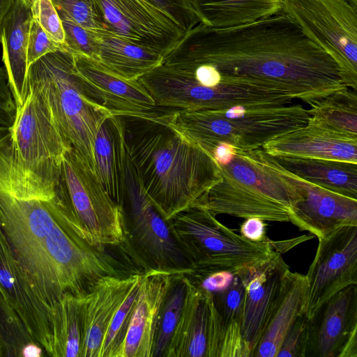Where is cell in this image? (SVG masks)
Masks as SVG:
<instances>
[{"instance_id":"6da1fadb","label":"cell","mask_w":357,"mask_h":357,"mask_svg":"<svg viewBox=\"0 0 357 357\" xmlns=\"http://www.w3.org/2000/svg\"><path fill=\"white\" fill-rule=\"evenodd\" d=\"M163 56L210 64L221 77L272 86L309 105L347 87L333 57L282 12L225 28L199 22Z\"/></svg>"},{"instance_id":"7a4b0ae2","label":"cell","mask_w":357,"mask_h":357,"mask_svg":"<svg viewBox=\"0 0 357 357\" xmlns=\"http://www.w3.org/2000/svg\"><path fill=\"white\" fill-rule=\"evenodd\" d=\"M0 228L36 294L52 309L67 294L86 295L106 275L123 276L44 202L13 196L0 183Z\"/></svg>"},{"instance_id":"3957f363","label":"cell","mask_w":357,"mask_h":357,"mask_svg":"<svg viewBox=\"0 0 357 357\" xmlns=\"http://www.w3.org/2000/svg\"><path fill=\"white\" fill-rule=\"evenodd\" d=\"M168 110L151 116H120L139 181L166 221L194 206L221 179L212 155L166 122Z\"/></svg>"},{"instance_id":"277c9868","label":"cell","mask_w":357,"mask_h":357,"mask_svg":"<svg viewBox=\"0 0 357 357\" xmlns=\"http://www.w3.org/2000/svg\"><path fill=\"white\" fill-rule=\"evenodd\" d=\"M28 87L41 95L66 142L95 172L96 137L103 121L112 114L77 73L73 54L59 49L31 64Z\"/></svg>"},{"instance_id":"5b68a950","label":"cell","mask_w":357,"mask_h":357,"mask_svg":"<svg viewBox=\"0 0 357 357\" xmlns=\"http://www.w3.org/2000/svg\"><path fill=\"white\" fill-rule=\"evenodd\" d=\"M303 105L236 106L226 109L169 110L164 119L210 154L219 143L249 151L307 123Z\"/></svg>"},{"instance_id":"8992f818","label":"cell","mask_w":357,"mask_h":357,"mask_svg":"<svg viewBox=\"0 0 357 357\" xmlns=\"http://www.w3.org/2000/svg\"><path fill=\"white\" fill-rule=\"evenodd\" d=\"M91 245L102 250L126 242L123 208L108 195L95 172L72 147L61 164L54 197L44 202Z\"/></svg>"},{"instance_id":"52a82bcc","label":"cell","mask_w":357,"mask_h":357,"mask_svg":"<svg viewBox=\"0 0 357 357\" xmlns=\"http://www.w3.org/2000/svg\"><path fill=\"white\" fill-rule=\"evenodd\" d=\"M167 221L192 270L190 275L218 271H229L235 275L276 252L272 241H248L200 206H192Z\"/></svg>"},{"instance_id":"ba28073f","label":"cell","mask_w":357,"mask_h":357,"mask_svg":"<svg viewBox=\"0 0 357 357\" xmlns=\"http://www.w3.org/2000/svg\"><path fill=\"white\" fill-rule=\"evenodd\" d=\"M219 167L221 179L194 206H202L215 216L227 214L243 219L289 222V199L284 184L249 151L236 149L231 160Z\"/></svg>"},{"instance_id":"9c48e42d","label":"cell","mask_w":357,"mask_h":357,"mask_svg":"<svg viewBox=\"0 0 357 357\" xmlns=\"http://www.w3.org/2000/svg\"><path fill=\"white\" fill-rule=\"evenodd\" d=\"M139 81L155 106L174 110L282 106L291 104L294 99L284 90L240 78L222 77L218 85L204 86L163 64L142 76Z\"/></svg>"},{"instance_id":"30bf717a","label":"cell","mask_w":357,"mask_h":357,"mask_svg":"<svg viewBox=\"0 0 357 357\" xmlns=\"http://www.w3.org/2000/svg\"><path fill=\"white\" fill-rule=\"evenodd\" d=\"M281 11L339 65L357 90V8L346 0H280Z\"/></svg>"},{"instance_id":"8fae6325","label":"cell","mask_w":357,"mask_h":357,"mask_svg":"<svg viewBox=\"0 0 357 357\" xmlns=\"http://www.w3.org/2000/svg\"><path fill=\"white\" fill-rule=\"evenodd\" d=\"M127 150V149H126ZM126 241L130 240L144 271L190 275L192 270L167 223L147 197L127 151L126 170Z\"/></svg>"},{"instance_id":"7c38bea8","label":"cell","mask_w":357,"mask_h":357,"mask_svg":"<svg viewBox=\"0 0 357 357\" xmlns=\"http://www.w3.org/2000/svg\"><path fill=\"white\" fill-rule=\"evenodd\" d=\"M284 183L289 199V222L319 238L346 225L357 226V199L328 190L291 173L261 148L250 151Z\"/></svg>"},{"instance_id":"4fadbf2b","label":"cell","mask_w":357,"mask_h":357,"mask_svg":"<svg viewBox=\"0 0 357 357\" xmlns=\"http://www.w3.org/2000/svg\"><path fill=\"white\" fill-rule=\"evenodd\" d=\"M305 276L308 283L305 316L311 320L333 295L357 284V226H342L319 238Z\"/></svg>"},{"instance_id":"5bb4252c","label":"cell","mask_w":357,"mask_h":357,"mask_svg":"<svg viewBox=\"0 0 357 357\" xmlns=\"http://www.w3.org/2000/svg\"><path fill=\"white\" fill-rule=\"evenodd\" d=\"M103 29L138 45L164 53L185 32L147 0H93Z\"/></svg>"},{"instance_id":"9a60e30c","label":"cell","mask_w":357,"mask_h":357,"mask_svg":"<svg viewBox=\"0 0 357 357\" xmlns=\"http://www.w3.org/2000/svg\"><path fill=\"white\" fill-rule=\"evenodd\" d=\"M0 290L22 320L33 340L52 357L50 307L36 294L0 228Z\"/></svg>"},{"instance_id":"2e32d148","label":"cell","mask_w":357,"mask_h":357,"mask_svg":"<svg viewBox=\"0 0 357 357\" xmlns=\"http://www.w3.org/2000/svg\"><path fill=\"white\" fill-rule=\"evenodd\" d=\"M288 269L281 253L275 252L271 257L236 273L244 286L241 336L252 357Z\"/></svg>"},{"instance_id":"e0dca14e","label":"cell","mask_w":357,"mask_h":357,"mask_svg":"<svg viewBox=\"0 0 357 357\" xmlns=\"http://www.w3.org/2000/svg\"><path fill=\"white\" fill-rule=\"evenodd\" d=\"M72 54L76 71L112 115L151 116L162 109L138 79L123 78L84 54Z\"/></svg>"},{"instance_id":"ac0fdd59","label":"cell","mask_w":357,"mask_h":357,"mask_svg":"<svg viewBox=\"0 0 357 357\" xmlns=\"http://www.w3.org/2000/svg\"><path fill=\"white\" fill-rule=\"evenodd\" d=\"M172 275L144 271L127 332L115 357H152L157 318Z\"/></svg>"},{"instance_id":"d6986e66","label":"cell","mask_w":357,"mask_h":357,"mask_svg":"<svg viewBox=\"0 0 357 357\" xmlns=\"http://www.w3.org/2000/svg\"><path fill=\"white\" fill-rule=\"evenodd\" d=\"M356 330L357 290L353 284L330 298L310 320L307 356L338 357Z\"/></svg>"},{"instance_id":"ffe728a7","label":"cell","mask_w":357,"mask_h":357,"mask_svg":"<svg viewBox=\"0 0 357 357\" xmlns=\"http://www.w3.org/2000/svg\"><path fill=\"white\" fill-rule=\"evenodd\" d=\"M144 271L99 279L86 295L84 305V340L81 357H98L105 335L120 305Z\"/></svg>"},{"instance_id":"44dd1931","label":"cell","mask_w":357,"mask_h":357,"mask_svg":"<svg viewBox=\"0 0 357 357\" xmlns=\"http://www.w3.org/2000/svg\"><path fill=\"white\" fill-rule=\"evenodd\" d=\"M271 156L327 159L357 164V138L307 123L263 145Z\"/></svg>"},{"instance_id":"7402d4cb","label":"cell","mask_w":357,"mask_h":357,"mask_svg":"<svg viewBox=\"0 0 357 357\" xmlns=\"http://www.w3.org/2000/svg\"><path fill=\"white\" fill-rule=\"evenodd\" d=\"M213 294L187 275L181 314L163 357H206Z\"/></svg>"},{"instance_id":"603a6c76","label":"cell","mask_w":357,"mask_h":357,"mask_svg":"<svg viewBox=\"0 0 357 357\" xmlns=\"http://www.w3.org/2000/svg\"><path fill=\"white\" fill-rule=\"evenodd\" d=\"M32 19L31 0H14L2 24V60L17 107L23 104L28 93L27 48Z\"/></svg>"},{"instance_id":"cb8c5ba5","label":"cell","mask_w":357,"mask_h":357,"mask_svg":"<svg viewBox=\"0 0 357 357\" xmlns=\"http://www.w3.org/2000/svg\"><path fill=\"white\" fill-rule=\"evenodd\" d=\"M307 294L305 275L288 269L252 357H277L287 331L298 317L305 314Z\"/></svg>"},{"instance_id":"d4e9b609","label":"cell","mask_w":357,"mask_h":357,"mask_svg":"<svg viewBox=\"0 0 357 357\" xmlns=\"http://www.w3.org/2000/svg\"><path fill=\"white\" fill-rule=\"evenodd\" d=\"M95 172L110 197L123 208L126 199L127 150L120 116L107 118L93 146Z\"/></svg>"},{"instance_id":"484cf974","label":"cell","mask_w":357,"mask_h":357,"mask_svg":"<svg viewBox=\"0 0 357 357\" xmlns=\"http://www.w3.org/2000/svg\"><path fill=\"white\" fill-rule=\"evenodd\" d=\"M97 61L123 78L137 80L162 63L160 52L128 41L104 29L97 31Z\"/></svg>"},{"instance_id":"4316f807","label":"cell","mask_w":357,"mask_h":357,"mask_svg":"<svg viewBox=\"0 0 357 357\" xmlns=\"http://www.w3.org/2000/svg\"><path fill=\"white\" fill-rule=\"evenodd\" d=\"M299 178L336 193L357 199V164L310 158L272 156Z\"/></svg>"},{"instance_id":"83f0119b","label":"cell","mask_w":357,"mask_h":357,"mask_svg":"<svg viewBox=\"0 0 357 357\" xmlns=\"http://www.w3.org/2000/svg\"><path fill=\"white\" fill-rule=\"evenodd\" d=\"M204 24L225 28L247 24L281 11L280 0H190Z\"/></svg>"},{"instance_id":"f1b7e54d","label":"cell","mask_w":357,"mask_h":357,"mask_svg":"<svg viewBox=\"0 0 357 357\" xmlns=\"http://www.w3.org/2000/svg\"><path fill=\"white\" fill-rule=\"evenodd\" d=\"M86 295L65 294L51 309L52 357H81Z\"/></svg>"},{"instance_id":"f546056e","label":"cell","mask_w":357,"mask_h":357,"mask_svg":"<svg viewBox=\"0 0 357 357\" xmlns=\"http://www.w3.org/2000/svg\"><path fill=\"white\" fill-rule=\"evenodd\" d=\"M307 123L357 138V93L344 87L310 105Z\"/></svg>"},{"instance_id":"4dcf8cb0","label":"cell","mask_w":357,"mask_h":357,"mask_svg":"<svg viewBox=\"0 0 357 357\" xmlns=\"http://www.w3.org/2000/svg\"><path fill=\"white\" fill-rule=\"evenodd\" d=\"M0 347L2 357H38L44 351L1 290Z\"/></svg>"},{"instance_id":"1f68e13d","label":"cell","mask_w":357,"mask_h":357,"mask_svg":"<svg viewBox=\"0 0 357 357\" xmlns=\"http://www.w3.org/2000/svg\"><path fill=\"white\" fill-rule=\"evenodd\" d=\"M186 286V274L172 275L157 318L152 357H163L181 314Z\"/></svg>"},{"instance_id":"d6a6232c","label":"cell","mask_w":357,"mask_h":357,"mask_svg":"<svg viewBox=\"0 0 357 357\" xmlns=\"http://www.w3.org/2000/svg\"><path fill=\"white\" fill-rule=\"evenodd\" d=\"M142 280L132 287L116 312L105 335L98 357L116 356L125 338Z\"/></svg>"},{"instance_id":"836d02e7","label":"cell","mask_w":357,"mask_h":357,"mask_svg":"<svg viewBox=\"0 0 357 357\" xmlns=\"http://www.w3.org/2000/svg\"><path fill=\"white\" fill-rule=\"evenodd\" d=\"M57 12L65 33L66 50L71 54H82L97 60L98 30L93 31L82 27L62 12L58 10Z\"/></svg>"},{"instance_id":"e575fe53","label":"cell","mask_w":357,"mask_h":357,"mask_svg":"<svg viewBox=\"0 0 357 357\" xmlns=\"http://www.w3.org/2000/svg\"><path fill=\"white\" fill-rule=\"evenodd\" d=\"M32 15L49 38L66 50L65 33L61 18L52 0H31Z\"/></svg>"},{"instance_id":"d590c367","label":"cell","mask_w":357,"mask_h":357,"mask_svg":"<svg viewBox=\"0 0 357 357\" xmlns=\"http://www.w3.org/2000/svg\"><path fill=\"white\" fill-rule=\"evenodd\" d=\"M56 10L89 30L103 29L93 0H52Z\"/></svg>"},{"instance_id":"8d00e7d4","label":"cell","mask_w":357,"mask_h":357,"mask_svg":"<svg viewBox=\"0 0 357 357\" xmlns=\"http://www.w3.org/2000/svg\"><path fill=\"white\" fill-rule=\"evenodd\" d=\"M310 320L305 314L298 317L285 335L277 357H305L310 340Z\"/></svg>"},{"instance_id":"74e56055","label":"cell","mask_w":357,"mask_h":357,"mask_svg":"<svg viewBox=\"0 0 357 357\" xmlns=\"http://www.w3.org/2000/svg\"><path fill=\"white\" fill-rule=\"evenodd\" d=\"M167 13L181 29L188 31L200 21L190 0H147Z\"/></svg>"},{"instance_id":"f35d334b","label":"cell","mask_w":357,"mask_h":357,"mask_svg":"<svg viewBox=\"0 0 357 357\" xmlns=\"http://www.w3.org/2000/svg\"><path fill=\"white\" fill-rule=\"evenodd\" d=\"M59 48L33 17L29 33L27 60L29 67L42 56Z\"/></svg>"},{"instance_id":"ab89813d","label":"cell","mask_w":357,"mask_h":357,"mask_svg":"<svg viewBox=\"0 0 357 357\" xmlns=\"http://www.w3.org/2000/svg\"><path fill=\"white\" fill-rule=\"evenodd\" d=\"M17 106L8 83L5 68L0 67V126L10 127L15 118Z\"/></svg>"},{"instance_id":"60d3db41","label":"cell","mask_w":357,"mask_h":357,"mask_svg":"<svg viewBox=\"0 0 357 357\" xmlns=\"http://www.w3.org/2000/svg\"><path fill=\"white\" fill-rule=\"evenodd\" d=\"M187 275L199 287L213 294L227 289L235 275L229 271H218L204 275Z\"/></svg>"},{"instance_id":"b9f144b4","label":"cell","mask_w":357,"mask_h":357,"mask_svg":"<svg viewBox=\"0 0 357 357\" xmlns=\"http://www.w3.org/2000/svg\"><path fill=\"white\" fill-rule=\"evenodd\" d=\"M266 223L258 218H249L245 219L240 227V235L248 241L255 243L269 242L266 236Z\"/></svg>"},{"instance_id":"7bdbcfd3","label":"cell","mask_w":357,"mask_h":357,"mask_svg":"<svg viewBox=\"0 0 357 357\" xmlns=\"http://www.w3.org/2000/svg\"><path fill=\"white\" fill-rule=\"evenodd\" d=\"M236 152V148L228 143L222 142L217 144L211 155L219 165L228 164Z\"/></svg>"},{"instance_id":"ee69618b","label":"cell","mask_w":357,"mask_h":357,"mask_svg":"<svg viewBox=\"0 0 357 357\" xmlns=\"http://www.w3.org/2000/svg\"><path fill=\"white\" fill-rule=\"evenodd\" d=\"M338 357H357V330L349 336Z\"/></svg>"},{"instance_id":"f6af8a7d","label":"cell","mask_w":357,"mask_h":357,"mask_svg":"<svg viewBox=\"0 0 357 357\" xmlns=\"http://www.w3.org/2000/svg\"><path fill=\"white\" fill-rule=\"evenodd\" d=\"M13 1L14 0H0V42L3 22Z\"/></svg>"},{"instance_id":"bcb514c9","label":"cell","mask_w":357,"mask_h":357,"mask_svg":"<svg viewBox=\"0 0 357 357\" xmlns=\"http://www.w3.org/2000/svg\"><path fill=\"white\" fill-rule=\"evenodd\" d=\"M352 6L357 8V0H346Z\"/></svg>"},{"instance_id":"7dc6e473","label":"cell","mask_w":357,"mask_h":357,"mask_svg":"<svg viewBox=\"0 0 357 357\" xmlns=\"http://www.w3.org/2000/svg\"><path fill=\"white\" fill-rule=\"evenodd\" d=\"M0 357H2V352H1V347H0Z\"/></svg>"}]
</instances>
